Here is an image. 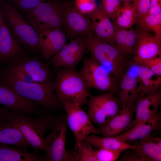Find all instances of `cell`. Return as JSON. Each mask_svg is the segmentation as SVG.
<instances>
[{"label": "cell", "instance_id": "6da1fadb", "mask_svg": "<svg viewBox=\"0 0 161 161\" xmlns=\"http://www.w3.org/2000/svg\"><path fill=\"white\" fill-rule=\"evenodd\" d=\"M0 80L21 96L47 110L56 109L61 103L51 79L42 83L24 82L4 67L0 70Z\"/></svg>", "mask_w": 161, "mask_h": 161}, {"label": "cell", "instance_id": "7a4b0ae2", "mask_svg": "<svg viewBox=\"0 0 161 161\" xmlns=\"http://www.w3.org/2000/svg\"><path fill=\"white\" fill-rule=\"evenodd\" d=\"M55 69L53 87L60 103L68 101L80 106L87 104L90 94L78 71L73 68L61 67Z\"/></svg>", "mask_w": 161, "mask_h": 161}, {"label": "cell", "instance_id": "3957f363", "mask_svg": "<svg viewBox=\"0 0 161 161\" xmlns=\"http://www.w3.org/2000/svg\"><path fill=\"white\" fill-rule=\"evenodd\" d=\"M58 117L52 114L32 118L10 110L6 119L17 127L30 146L37 151L44 150V135L54 127Z\"/></svg>", "mask_w": 161, "mask_h": 161}, {"label": "cell", "instance_id": "277c9868", "mask_svg": "<svg viewBox=\"0 0 161 161\" xmlns=\"http://www.w3.org/2000/svg\"><path fill=\"white\" fill-rule=\"evenodd\" d=\"M84 38L85 48L91 56L109 70L119 83L129 64L127 57L93 32Z\"/></svg>", "mask_w": 161, "mask_h": 161}, {"label": "cell", "instance_id": "5b68a950", "mask_svg": "<svg viewBox=\"0 0 161 161\" xmlns=\"http://www.w3.org/2000/svg\"><path fill=\"white\" fill-rule=\"evenodd\" d=\"M1 7L5 23L13 35L32 55L40 56L41 52L36 31L12 5L4 3Z\"/></svg>", "mask_w": 161, "mask_h": 161}, {"label": "cell", "instance_id": "8992f818", "mask_svg": "<svg viewBox=\"0 0 161 161\" xmlns=\"http://www.w3.org/2000/svg\"><path fill=\"white\" fill-rule=\"evenodd\" d=\"M65 4L55 0L44 1L31 10L20 12L38 33L63 27Z\"/></svg>", "mask_w": 161, "mask_h": 161}, {"label": "cell", "instance_id": "52a82bcc", "mask_svg": "<svg viewBox=\"0 0 161 161\" xmlns=\"http://www.w3.org/2000/svg\"><path fill=\"white\" fill-rule=\"evenodd\" d=\"M78 71L88 89L114 94L118 91L119 82L109 70L91 56L84 59Z\"/></svg>", "mask_w": 161, "mask_h": 161}, {"label": "cell", "instance_id": "ba28073f", "mask_svg": "<svg viewBox=\"0 0 161 161\" xmlns=\"http://www.w3.org/2000/svg\"><path fill=\"white\" fill-rule=\"evenodd\" d=\"M114 93L90 95L87 105L89 115L92 122L100 128L107 124L120 110V102Z\"/></svg>", "mask_w": 161, "mask_h": 161}, {"label": "cell", "instance_id": "9c48e42d", "mask_svg": "<svg viewBox=\"0 0 161 161\" xmlns=\"http://www.w3.org/2000/svg\"><path fill=\"white\" fill-rule=\"evenodd\" d=\"M67 124L66 117H58L44 140L45 160L72 161V153L66 149Z\"/></svg>", "mask_w": 161, "mask_h": 161}, {"label": "cell", "instance_id": "30bf717a", "mask_svg": "<svg viewBox=\"0 0 161 161\" xmlns=\"http://www.w3.org/2000/svg\"><path fill=\"white\" fill-rule=\"evenodd\" d=\"M62 104L66 113L67 124L75 137L76 149L90 134H101L100 130L95 127L88 114L81 106L68 101Z\"/></svg>", "mask_w": 161, "mask_h": 161}, {"label": "cell", "instance_id": "8fae6325", "mask_svg": "<svg viewBox=\"0 0 161 161\" xmlns=\"http://www.w3.org/2000/svg\"><path fill=\"white\" fill-rule=\"evenodd\" d=\"M63 27L67 39L70 41L84 37L93 32L91 21L86 15L81 12L75 5L65 4Z\"/></svg>", "mask_w": 161, "mask_h": 161}, {"label": "cell", "instance_id": "7c38bea8", "mask_svg": "<svg viewBox=\"0 0 161 161\" xmlns=\"http://www.w3.org/2000/svg\"><path fill=\"white\" fill-rule=\"evenodd\" d=\"M31 55L13 35L4 21L0 27V65H7Z\"/></svg>", "mask_w": 161, "mask_h": 161}, {"label": "cell", "instance_id": "4fadbf2b", "mask_svg": "<svg viewBox=\"0 0 161 161\" xmlns=\"http://www.w3.org/2000/svg\"><path fill=\"white\" fill-rule=\"evenodd\" d=\"M0 104L25 115L37 113L39 111L38 106L18 95L0 80Z\"/></svg>", "mask_w": 161, "mask_h": 161}, {"label": "cell", "instance_id": "5bb4252c", "mask_svg": "<svg viewBox=\"0 0 161 161\" xmlns=\"http://www.w3.org/2000/svg\"><path fill=\"white\" fill-rule=\"evenodd\" d=\"M139 65L129 63L119 82L118 95L122 107L134 103L138 96L136 91L138 84Z\"/></svg>", "mask_w": 161, "mask_h": 161}, {"label": "cell", "instance_id": "9a60e30c", "mask_svg": "<svg viewBox=\"0 0 161 161\" xmlns=\"http://www.w3.org/2000/svg\"><path fill=\"white\" fill-rule=\"evenodd\" d=\"M137 45L133 61L138 64L161 55V39L150 34L149 31L138 29Z\"/></svg>", "mask_w": 161, "mask_h": 161}, {"label": "cell", "instance_id": "2e32d148", "mask_svg": "<svg viewBox=\"0 0 161 161\" xmlns=\"http://www.w3.org/2000/svg\"><path fill=\"white\" fill-rule=\"evenodd\" d=\"M134 103L122 106V109L106 125L100 128L104 136L115 137L132 125L135 111Z\"/></svg>", "mask_w": 161, "mask_h": 161}, {"label": "cell", "instance_id": "e0dca14e", "mask_svg": "<svg viewBox=\"0 0 161 161\" xmlns=\"http://www.w3.org/2000/svg\"><path fill=\"white\" fill-rule=\"evenodd\" d=\"M40 56L31 55L10 64L24 69L34 82H44L51 79L52 72L49 66L43 62Z\"/></svg>", "mask_w": 161, "mask_h": 161}, {"label": "cell", "instance_id": "ac0fdd59", "mask_svg": "<svg viewBox=\"0 0 161 161\" xmlns=\"http://www.w3.org/2000/svg\"><path fill=\"white\" fill-rule=\"evenodd\" d=\"M42 58L49 60L66 44V38L61 29H52L38 33Z\"/></svg>", "mask_w": 161, "mask_h": 161}, {"label": "cell", "instance_id": "d6986e66", "mask_svg": "<svg viewBox=\"0 0 161 161\" xmlns=\"http://www.w3.org/2000/svg\"><path fill=\"white\" fill-rule=\"evenodd\" d=\"M92 23L93 32L97 36L115 46L114 24L100 5L88 15Z\"/></svg>", "mask_w": 161, "mask_h": 161}, {"label": "cell", "instance_id": "ffe728a7", "mask_svg": "<svg viewBox=\"0 0 161 161\" xmlns=\"http://www.w3.org/2000/svg\"><path fill=\"white\" fill-rule=\"evenodd\" d=\"M161 100L159 91L151 95H138L135 101V116L131 128L157 114Z\"/></svg>", "mask_w": 161, "mask_h": 161}, {"label": "cell", "instance_id": "44dd1931", "mask_svg": "<svg viewBox=\"0 0 161 161\" xmlns=\"http://www.w3.org/2000/svg\"><path fill=\"white\" fill-rule=\"evenodd\" d=\"M161 115L160 112L149 119L140 123L115 137L130 143L151 134L153 131L160 129Z\"/></svg>", "mask_w": 161, "mask_h": 161}, {"label": "cell", "instance_id": "7402d4cb", "mask_svg": "<svg viewBox=\"0 0 161 161\" xmlns=\"http://www.w3.org/2000/svg\"><path fill=\"white\" fill-rule=\"evenodd\" d=\"M0 144L27 149L31 146L19 129L6 118L0 121Z\"/></svg>", "mask_w": 161, "mask_h": 161}, {"label": "cell", "instance_id": "603a6c76", "mask_svg": "<svg viewBox=\"0 0 161 161\" xmlns=\"http://www.w3.org/2000/svg\"><path fill=\"white\" fill-rule=\"evenodd\" d=\"M138 76V84L136 91L138 96L151 95L158 91L161 86V76L139 65Z\"/></svg>", "mask_w": 161, "mask_h": 161}, {"label": "cell", "instance_id": "cb8c5ba5", "mask_svg": "<svg viewBox=\"0 0 161 161\" xmlns=\"http://www.w3.org/2000/svg\"><path fill=\"white\" fill-rule=\"evenodd\" d=\"M45 160V157L37 152H31L27 149L0 144V161H40Z\"/></svg>", "mask_w": 161, "mask_h": 161}, {"label": "cell", "instance_id": "d4e9b609", "mask_svg": "<svg viewBox=\"0 0 161 161\" xmlns=\"http://www.w3.org/2000/svg\"><path fill=\"white\" fill-rule=\"evenodd\" d=\"M151 134L134 142L132 145L135 147L133 152L141 161H160L161 148L154 142Z\"/></svg>", "mask_w": 161, "mask_h": 161}, {"label": "cell", "instance_id": "484cf974", "mask_svg": "<svg viewBox=\"0 0 161 161\" xmlns=\"http://www.w3.org/2000/svg\"><path fill=\"white\" fill-rule=\"evenodd\" d=\"M83 140L90 144L97 149L103 148L109 150H122L135 149L130 143L119 140L115 137H102L92 134L87 137Z\"/></svg>", "mask_w": 161, "mask_h": 161}, {"label": "cell", "instance_id": "4316f807", "mask_svg": "<svg viewBox=\"0 0 161 161\" xmlns=\"http://www.w3.org/2000/svg\"><path fill=\"white\" fill-rule=\"evenodd\" d=\"M136 17L133 3L124 1L119 10L116 20L112 22L118 27L128 29L131 28L135 23Z\"/></svg>", "mask_w": 161, "mask_h": 161}, {"label": "cell", "instance_id": "83f0119b", "mask_svg": "<svg viewBox=\"0 0 161 161\" xmlns=\"http://www.w3.org/2000/svg\"><path fill=\"white\" fill-rule=\"evenodd\" d=\"M84 38H76L66 44L62 49L52 57V61L58 60L64 56L72 55L85 51Z\"/></svg>", "mask_w": 161, "mask_h": 161}, {"label": "cell", "instance_id": "f1b7e54d", "mask_svg": "<svg viewBox=\"0 0 161 161\" xmlns=\"http://www.w3.org/2000/svg\"><path fill=\"white\" fill-rule=\"evenodd\" d=\"M139 29L144 30H152L155 36L161 39V14L157 15L148 14L135 22Z\"/></svg>", "mask_w": 161, "mask_h": 161}, {"label": "cell", "instance_id": "f546056e", "mask_svg": "<svg viewBox=\"0 0 161 161\" xmlns=\"http://www.w3.org/2000/svg\"><path fill=\"white\" fill-rule=\"evenodd\" d=\"M76 149L77 151L73 153V161H97L95 150L86 141H83Z\"/></svg>", "mask_w": 161, "mask_h": 161}, {"label": "cell", "instance_id": "4dcf8cb0", "mask_svg": "<svg viewBox=\"0 0 161 161\" xmlns=\"http://www.w3.org/2000/svg\"><path fill=\"white\" fill-rule=\"evenodd\" d=\"M138 30L132 29L128 30L123 52V54L126 57L129 55L134 54L138 41Z\"/></svg>", "mask_w": 161, "mask_h": 161}, {"label": "cell", "instance_id": "1f68e13d", "mask_svg": "<svg viewBox=\"0 0 161 161\" xmlns=\"http://www.w3.org/2000/svg\"><path fill=\"white\" fill-rule=\"evenodd\" d=\"M120 0H101L100 5L110 19L114 21L121 5Z\"/></svg>", "mask_w": 161, "mask_h": 161}, {"label": "cell", "instance_id": "d6a6232c", "mask_svg": "<svg viewBox=\"0 0 161 161\" xmlns=\"http://www.w3.org/2000/svg\"><path fill=\"white\" fill-rule=\"evenodd\" d=\"M124 151L122 150L99 148L95 150V153L97 161H114L118 159Z\"/></svg>", "mask_w": 161, "mask_h": 161}, {"label": "cell", "instance_id": "836d02e7", "mask_svg": "<svg viewBox=\"0 0 161 161\" xmlns=\"http://www.w3.org/2000/svg\"><path fill=\"white\" fill-rule=\"evenodd\" d=\"M112 22L115 28V47L123 54L128 30L127 29L118 27L113 22Z\"/></svg>", "mask_w": 161, "mask_h": 161}, {"label": "cell", "instance_id": "e575fe53", "mask_svg": "<svg viewBox=\"0 0 161 161\" xmlns=\"http://www.w3.org/2000/svg\"><path fill=\"white\" fill-rule=\"evenodd\" d=\"M47 0H16L11 1L13 6L20 12H26L35 8Z\"/></svg>", "mask_w": 161, "mask_h": 161}, {"label": "cell", "instance_id": "d590c367", "mask_svg": "<svg viewBox=\"0 0 161 161\" xmlns=\"http://www.w3.org/2000/svg\"><path fill=\"white\" fill-rule=\"evenodd\" d=\"M151 0H134L133 1L136 14L135 22L148 14Z\"/></svg>", "mask_w": 161, "mask_h": 161}, {"label": "cell", "instance_id": "8d00e7d4", "mask_svg": "<svg viewBox=\"0 0 161 161\" xmlns=\"http://www.w3.org/2000/svg\"><path fill=\"white\" fill-rule=\"evenodd\" d=\"M5 67L21 80L27 82H34L31 76L22 68L10 64Z\"/></svg>", "mask_w": 161, "mask_h": 161}, {"label": "cell", "instance_id": "74e56055", "mask_svg": "<svg viewBox=\"0 0 161 161\" xmlns=\"http://www.w3.org/2000/svg\"><path fill=\"white\" fill-rule=\"evenodd\" d=\"M138 64L146 67L156 75L161 76V55L144 61Z\"/></svg>", "mask_w": 161, "mask_h": 161}, {"label": "cell", "instance_id": "f35d334b", "mask_svg": "<svg viewBox=\"0 0 161 161\" xmlns=\"http://www.w3.org/2000/svg\"><path fill=\"white\" fill-rule=\"evenodd\" d=\"M148 14L157 15L161 14V0H151Z\"/></svg>", "mask_w": 161, "mask_h": 161}, {"label": "cell", "instance_id": "ab89813d", "mask_svg": "<svg viewBox=\"0 0 161 161\" xmlns=\"http://www.w3.org/2000/svg\"><path fill=\"white\" fill-rule=\"evenodd\" d=\"M121 161H141L140 158L133 152H126L119 159Z\"/></svg>", "mask_w": 161, "mask_h": 161}, {"label": "cell", "instance_id": "60d3db41", "mask_svg": "<svg viewBox=\"0 0 161 161\" xmlns=\"http://www.w3.org/2000/svg\"><path fill=\"white\" fill-rule=\"evenodd\" d=\"M10 110V109L5 106H0V121L5 119L6 114Z\"/></svg>", "mask_w": 161, "mask_h": 161}, {"label": "cell", "instance_id": "b9f144b4", "mask_svg": "<svg viewBox=\"0 0 161 161\" xmlns=\"http://www.w3.org/2000/svg\"><path fill=\"white\" fill-rule=\"evenodd\" d=\"M4 21L3 11L0 3V27Z\"/></svg>", "mask_w": 161, "mask_h": 161}, {"label": "cell", "instance_id": "7bdbcfd3", "mask_svg": "<svg viewBox=\"0 0 161 161\" xmlns=\"http://www.w3.org/2000/svg\"><path fill=\"white\" fill-rule=\"evenodd\" d=\"M153 139L155 143L161 148V138L160 137H154Z\"/></svg>", "mask_w": 161, "mask_h": 161}, {"label": "cell", "instance_id": "ee69618b", "mask_svg": "<svg viewBox=\"0 0 161 161\" xmlns=\"http://www.w3.org/2000/svg\"><path fill=\"white\" fill-rule=\"evenodd\" d=\"M120 0L124 1H124H131H131H133L134 0Z\"/></svg>", "mask_w": 161, "mask_h": 161}, {"label": "cell", "instance_id": "f6af8a7d", "mask_svg": "<svg viewBox=\"0 0 161 161\" xmlns=\"http://www.w3.org/2000/svg\"><path fill=\"white\" fill-rule=\"evenodd\" d=\"M10 1H15V0H10Z\"/></svg>", "mask_w": 161, "mask_h": 161}]
</instances>
